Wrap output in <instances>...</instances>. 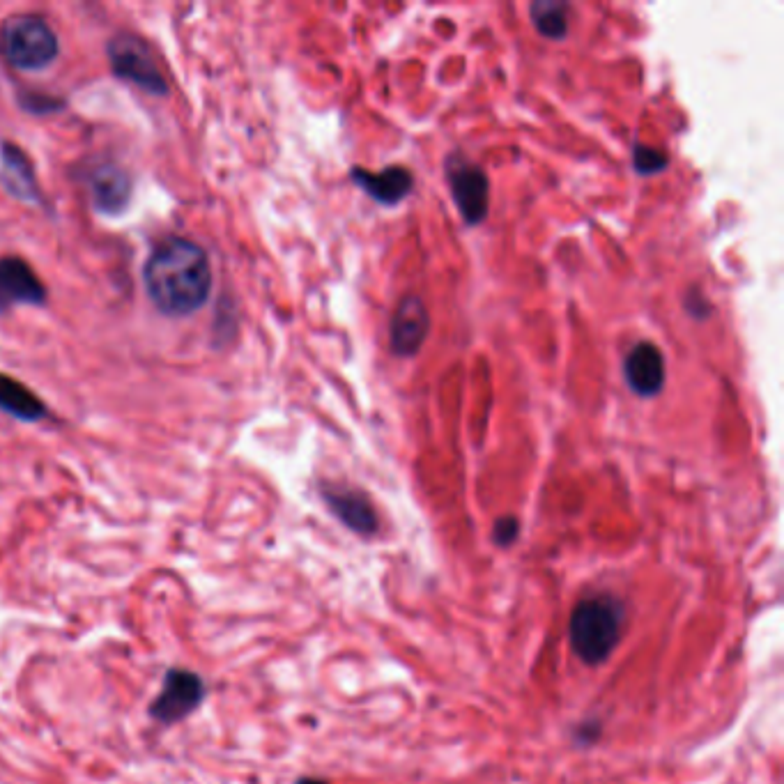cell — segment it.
I'll list each match as a JSON object with an SVG mask.
<instances>
[{
  "instance_id": "obj_17",
  "label": "cell",
  "mask_w": 784,
  "mask_h": 784,
  "mask_svg": "<svg viewBox=\"0 0 784 784\" xmlns=\"http://www.w3.org/2000/svg\"><path fill=\"white\" fill-rule=\"evenodd\" d=\"M520 534V522L513 518V516H504V518H497L495 525H493V541L497 545H506L516 543V538Z\"/></svg>"
},
{
  "instance_id": "obj_10",
  "label": "cell",
  "mask_w": 784,
  "mask_h": 784,
  "mask_svg": "<svg viewBox=\"0 0 784 784\" xmlns=\"http://www.w3.org/2000/svg\"><path fill=\"white\" fill-rule=\"evenodd\" d=\"M665 357L656 343L640 341L624 359V378L633 394L642 398L658 396L665 387Z\"/></svg>"
},
{
  "instance_id": "obj_7",
  "label": "cell",
  "mask_w": 784,
  "mask_h": 784,
  "mask_svg": "<svg viewBox=\"0 0 784 784\" xmlns=\"http://www.w3.org/2000/svg\"><path fill=\"white\" fill-rule=\"evenodd\" d=\"M430 332V313L419 295H403L398 299L389 322V345L396 357L410 359L419 355L421 345Z\"/></svg>"
},
{
  "instance_id": "obj_8",
  "label": "cell",
  "mask_w": 784,
  "mask_h": 784,
  "mask_svg": "<svg viewBox=\"0 0 784 784\" xmlns=\"http://www.w3.org/2000/svg\"><path fill=\"white\" fill-rule=\"evenodd\" d=\"M46 288L26 260L17 256L0 258V313L17 306H42Z\"/></svg>"
},
{
  "instance_id": "obj_4",
  "label": "cell",
  "mask_w": 784,
  "mask_h": 784,
  "mask_svg": "<svg viewBox=\"0 0 784 784\" xmlns=\"http://www.w3.org/2000/svg\"><path fill=\"white\" fill-rule=\"evenodd\" d=\"M444 175L460 217L467 226H479L490 210V180L486 171L460 150H453L444 159Z\"/></svg>"
},
{
  "instance_id": "obj_3",
  "label": "cell",
  "mask_w": 784,
  "mask_h": 784,
  "mask_svg": "<svg viewBox=\"0 0 784 784\" xmlns=\"http://www.w3.org/2000/svg\"><path fill=\"white\" fill-rule=\"evenodd\" d=\"M60 44L53 28L35 14L10 17L0 28V53L12 67L40 72L58 58Z\"/></svg>"
},
{
  "instance_id": "obj_16",
  "label": "cell",
  "mask_w": 784,
  "mask_h": 784,
  "mask_svg": "<svg viewBox=\"0 0 784 784\" xmlns=\"http://www.w3.org/2000/svg\"><path fill=\"white\" fill-rule=\"evenodd\" d=\"M633 166L640 175H656L663 173L670 166V157L663 150L649 148V145H635L633 148Z\"/></svg>"
},
{
  "instance_id": "obj_19",
  "label": "cell",
  "mask_w": 784,
  "mask_h": 784,
  "mask_svg": "<svg viewBox=\"0 0 784 784\" xmlns=\"http://www.w3.org/2000/svg\"><path fill=\"white\" fill-rule=\"evenodd\" d=\"M21 104L28 113H53L60 109L58 99H53L49 95H26L21 99Z\"/></svg>"
},
{
  "instance_id": "obj_5",
  "label": "cell",
  "mask_w": 784,
  "mask_h": 784,
  "mask_svg": "<svg viewBox=\"0 0 784 784\" xmlns=\"http://www.w3.org/2000/svg\"><path fill=\"white\" fill-rule=\"evenodd\" d=\"M109 63L118 79L132 83L148 95H166V79L161 76L150 49L134 35H118L106 46Z\"/></svg>"
},
{
  "instance_id": "obj_18",
  "label": "cell",
  "mask_w": 784,
  "mask_h": 784,
  "mask_svg": "<svg viewBox=\"0 0 784 784\" xmlns=\"http://www.w3.org/2000/svg\"><path fill=\"white\" fill-rule=\"evenodd\" d=\"M683 306H686V311H688L690 318H695V320H706L711 315V311H713V306H711L709 299H706L704 295H699V292H688Z\"/></svg>"
},
{
  "instance_id": "obj_12",
  "label": "cell",
  "mask_w": 784,
  "mask_h": 784,
  "mask_svg": "<svg viewBox=\"0 0 784 784\" xmlns=\"http://www.w3.org/2000/svg\"><path fill=\"white\" fill-rule=\"evenodd\" d=\"M350 178L355 180L361 191H366L380 205H398L414 189V175L410 168L396 164L387 166L380 173H371L366 168L355 166L350 171Z\"/></svg>"
},
{
  "instance_id": "obj_1",
  "label": "cell",
  "mask_w": 784,
  "mask_h": 784,
  "mask_svg": "<svg viewBox=\"0 0 784 784\" xmlns=\"http://www.w3.org/2000/svg\"><path fill=\"white\" fill-rule=\"evenodd\" d=\"M145 290L164 315L196 313L212 290V269L203 247L184 237H168L152 249L143 267Z\"/></svg>"
},
{
  "instance_id": "obj_20",
  "label": "cell",
  "mask_w": 784,
  "mask_h": 784,
  "mask_svg": "<svg viewBox=\"0 0 784 784\" xmlns=\"http://www.w3.org/2000/svg\"><path fill=\"white\" fill-rule=\"evenodd\" d=\"M297 784H329V782H322V780H313V778H302Z\"/></svg>"
},
{
  "instance_id": "obj_2",
  "label": "cell",
  "mask_w": 784,
  "mask_h": 784,
  "mask_svg": "<svg viewBox=\"0 0 784 784\" xmlns=\"http://www.w3.org/2000/svg\"><path fill=\"white\" fill-rule=\"evenodd\" d=\"M624 628V605L612 594L582 598L573 607L568 635L571 647L584 665H601L610 658L621 640Z\"/></svg>"
},
{
  "instance_id": "obj_11",
  "label": "cell",
  "mask_w": 784,
  "mask_h": 784,
  "mask_svg": "<svg viewBox=\"0 0 784 784\" xmlns=\"http://www.w3.org/2000/svg\"><path fill=\"white\" fill-rule=\"evenodd\" d=\"M88 191L97 212L120 214L132 196V180L115 164H97L88 171Z\"/></svg>"
},
{
  "instance_id": "obj_14",
  "label": "cell",
  "mask_w": 784,
  "mask_h": 784,
  "mask_svg": "<svg viewBox=\"0 0 784 784\" xmlns=\"http://www.w3.org/2000/svg\"><path fill=\"white\" fill-rule=\"evenodd\" d=\"M0 410L21 421H40L46 417V405L26 384L0 373Z\"/></svg>"
},
{
  "instance_id": "obj_6",
  "label": "cell",
  "mask_w": 784,
  "mask_h": 784,
  "mask_svg": "<svg viewBox=\"0 0 784 784\" xmlns=\"http://www.w3.org/2000/svg\"><path fill=\"white\" fill-rule=\"evenodd\" d=\"M205 697V686L201 676L187 670H171L164 676V686L150 706L152 718L166 725H173L201 706Z\"/></svg>"
},
{
  "instance_id": "obj_15",
  "label": "cell",
  "mask_w": 784,
  "mask_h": 784,
  "mask_svg": "<svg viewBox=\"0 0 784 784\" xmlns=\"http://www.w3.org/2000/svg\"><path fill=\"white\" fill-rule=\"evenodd\" d=\"M529 19L538 35L559 42L568 35V26H571V5L561 3V0H534L529 5Z\"/></svg>"
},
{
  "instance_id": "obj_13",
  "label": "cell",
  "mask_w": 784,
  "mask_h": 784,
  "mask_svg": "<svg viewBox=\"0 0 784 784\" xmlns=\"http://www.w3.org/2000/svg\"><path fill=\"white\" fill-rule=\"evenodd\" d=\"M0 180H3L5 189L19 201H40L33 164H30L26 152L17 148V145L0 143Z\"/></svg>"
},
{
  "instance_id": "obj_9",
  "label": "cell",
  "mask_w": 784,
  "mask_h": 784,
  "mask_svg": "<svg viewBox=\"0 0 784 784\" xmlns=\"http://www.w3.org/2000/svg\"><path fill=\"white\" fill-rule=\"evenodd\" d=\"M322 499L329 511L343 522L350 532L359 536H373L378 532V513H375L371 499L357 488L338 486V483H325L322 486Z\"/></svg>"
}]
</instances>
